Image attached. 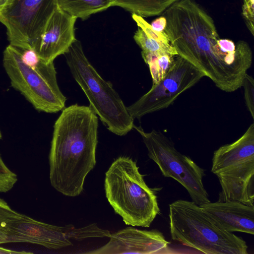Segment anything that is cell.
<instances>
[{"label":"cell","instance_id":"cell-1","mask_svg":"<svg viewBox=\"0 0 254 254\" xmlns=\"http://www.w3.org/2000/svg\"><path fill=\"white\" fill-rule=\"evenodd\" d=\"M164 29L178 55L226 92L242 86L253 54L245 41L220 39L211 17L195 0H178L163 12Z\"/></svg>","mask_w":254,"mask_h":254},{"label":"cell","instance_id":"cell-2","mask_svg":"<svg viewBox=\"0 0 254 254\" xmlns=\"http://www.w3.org/2000/svg\"><path fill=\"white\" fill-rule=\"evenodd\" d=\"M98 117L91 107L72 105L56 120L49 155L50 181L63 194L82 192L87 175L94 168Z\"/></svg>","mask_w":254,"mask_h":254},{"label":"cell","instance_id":"cell-3","mask_svg":"<svg viewBox=\"0 0 254 254\" xmlns=\"http://www.w3.org/2000/svg\"><path fill=\"white\" fill-rule=\"evenodd\" d=\"M2 61L11 86L35 109L56 113L64 108L66 98L59 87L54 62H44L32 49L10 44L4 50Z\"/></svg>","mask_w":254,"mask_h":254},{"label":"cell","instance_id":"cell-4","mask_svg":"<svg viewBox=\"0 0 254 254\" xmlns=\"http://www.w3.org/2000/svg\"><path fill=\"white\" fill-rule=\"evenodd\" d=\"M136 162L122 156L105 173L106 196L126 225L149 227L160 213L155 191L146 185Z\"/></svg>","mask_w":254,"mask_h":254},{"label":"cell","instance_id":"cell-5","mask_svg":"<svg viewBox=\"0 0 254 254\" xmlns=\"http://www.w3.org/2000/svg\"><path fill=\"white\" fill-rule=\"evenodd\" d=\"M172 239L206 254H247L245 241L218 226L193 201L179 199L169 204Z\"/></svg>","mask_w":254,"mask_h":254},{"label":"cell","instance_id":"cell-6","mask_svg":"<svg viewBox=\"0 0 254 254\" xmlns=\"http://www.w3.org/2000/svg\"><path fill=\"white\" fill-rule=\"evenodd\" d=\"M64 55L73 78L102 122L112 133L127 134L133 128L134 119L111 83L104 80L88 61L80 42L76 39Z\"/></svg>","mask_w":254,"mask_h":254},{"label":"cell","instance_id":"cell-7","mask_svg":"<svg viewBox=\"0 0 254 254\" xmlns=\"http://www.w3.org/2000/svg\"><path fill=\"white\" fill-rule=\"evenodd\" d=\"M133 128L141 135L149 157L158 165L163 176L180 183L197 205L210 201L202 182L205 170L178 151L172 140L161 132L153 129L147 132L134 125Z\"/></svg>","mask_w":254,"mask_h":254},{"label":"cell","instance_id":"cell-8","mask_svg":"<svg viewBox=\"0 0 254 254\" xmlns=\"http://www.w3.org/2000/svg\"><path fill=\"white\" fill-rule=\"evenodd\" d=\"M58 7V0H14L0 12L9 44L32 49Z\"/></svg>","mask_w":254,"mask_h":254},{"label":"cell","instance_id":"cell-9","mask_svg":"<svg viewBox=\"0 0 254 254\" xmlns=\"http://www.w3.org/2000/svg\"><path fill=\"white\" fill-rule=\"evenodd\" d=\"M204 74L185 59L176 56L167 74L138 100L127 107L131 116H143L164 109L172 105L185 91L197 83Z\"/></svg>","mask_w":254,"mask_h":254},{"label":"cell","instance_id":"cell-10","mask_svg":"<svg viewBox=\"0 0 254 254\" xmlns=\"http://www.w3.org/2000/svg\"><path fill=\"white\" fill-rule=\"evenodd\" d=\"M106 244L85 254H156L166 249L169 244L163 233L157 230H140L133 227L111 234Z\"/></svg>","mask_w":254,"mask_h":254},{"label":"cell","instance_id":"cell-11","mask_svg":"<svg viewBox=\"0 0 254 254\" xmlns=\"http://www.w3.org/2000/svg\"><path fill=\"white\" fill-rule=\"evenodd\" d=\"M76 19L59 6L56 9L32 48L40 59L47 63L54 62L58 56L68 50L76 40Z\"/></svg>","mask_w":254,"mask_h":254},{"label":"cell","instance_id":"cell-12","mask_svg":"<svg viewBox=\"0 0 254 254\" xmlns=\"http://www.w3.org/2000/svg\"><path fill=\"white\" fill-rule=\"evenodd\" d=\"M214 174L222 189L218 200H234L254 206V159L228 167Z\"/></svg>","mask_w":254,"mask_h":254},{"label":"cell","instance_id":"cell-13","mask_svg":"<svg viewBox=\"0 0 254 254\" xmlns=\"http://www.w3.org/2000/svg\"><path fill=\"white\" fill-rule=\"evenodd\" d=\"M199 206L223 230L254 234V206L234 200L210 201Z\"/></svg>","mask_w":254,"mask_h":254},{"label":"cell","instance_id":"cell-14","mask_svg":"<svg viewBox=\"0 0 254 254\" xmlns=\"http://www.w3.org/2000/svg\"><path fill=\"white\" fill-rule=\"evenodd\" d=\"M254 159V124L233 143L220 146L213 153L211 172H217L244 161Z\"/></svg>","mask_w":254,"mask_h":254},{"label":"cell","instance_id":"cell-15","mask_svg":"<svg viewBox=\"0 0 254 254\" xmlns=\"http://www.w3.org/2000/svg\"><path fill=\"white\" fill-rule=\"evenodd\" d=\"M26 216L12 209L0 198V245L15 243L21 223Z\"/></svg>","mask_w":254,"mask_h":254},{"label":"cell","instance_id":"cell-16","mask_svg":"<svg viewBox=\"0 0 254 254\" xmlns=\"http://www.w3.org/2000/svg\"><path fill=\"white\" fill-rule=\"evenodd\" d=\"M113 6V0H58V6L62 10L82 20Z\"/></svg>","mask_w":254,"mask_h":254},{"label":"cell","instance_id":"cell-17","mask_svg":"<svg viewBox=\"0 0 254 254\" xmlns=\"http://www.w3.org/2000/svg\"><path fill=\"white\" fill-rule=\"evenodd\" d=\"M178 0H113V6L121 7L142 17L158 15Z\"/></svg>","mask_w":254,"mask_h":254},{"label":"cell","instance_id":"cell-18","mask_svg":"<svg viewBox=\"0 0 254 254\" xmlns=\"http://www.w3.org/2000/svg\"><path fill=\"white\" fill-rule=\"evenodd\" d=\"M133 39L141 48V56L146 64L162 55H178L171 44L163 43L148 37L140 28L135 32Z\"/></svg>","mask_w":254,"mask_h":254},{"label":"cell","instance_id":"cell-19","mask_svg":"<svg viewBox=\"0 0 254 254\" xmlns=\"http://www.w3.org/2000/svg\"><path fill=\"white\" fill-rule=\"evenodd\" d=\"M132 18L139 28L149 37L165 44H171L169 39L164 31L159 32L152 28L151 25L146 21L143 17L132 13Z\"/></svg>","mask_w":254,"mask_h":254},{"label":"cell","instance_id":"cell-20","mask_svg":"<svg viewBox=\"0 0 254 254\" xmlns=\"http://www.w3.org/2000/svg\"><path fill=\"white\" fill-rule=\"evenodd\" d=\"M17 181V175L6 165L0 154V192L9 191Z\"/></svg>","mask_w":254,"mask_h":254},{"label":"cell","instance_id":"cell-21","mask_svg":"<svg viewBox=\"0 0 254 254\" xmlns=\"http://www.w3.org/2000/svg\"><path fill=\"white\" fill-rule=\"evenodd\" d=\"M242 86L244 89V98L246 106L254 119V80L247 73L245 74Z\"/></svg>","mask_w":254,"mask_h":254},{"label":"cell","instance_id":"cell-22","mask_svg":"<svg viewBox=\"0 0 254 254\" xmlns=\"http://www.w3.org/2000/svg\"><path fill=\"white\" fill-rule=\"evenodd\" d=\"M242 16L247 28L254 36V0H243Z\"/></svg>","mask_w":254,"mask_h":254},{"label":"cell","instance_id":"cell-23","mask_svg":"<svg viewBox=\"0 0 254 254\" xmlns=\"http://www.w3.org/2000/svg\"><path fill=\"white\" fill-rule=\"evenodd\" d=\"M166 23L167 21L165 17L162 16L155 19L150 25L155 30L161 32L164 30L166 26Z\"/></svg>","mask_w":254,"mask_h":254},{"label":"cell","instance_id":"cell-24","mask_svg":"<svg viewBox=\"0 0 254 254\" xmlns=\"http://www.w3.org/2000/svg\"><path fill=\"white\" fill-rule=\"evenodd\" d=\"M33 254L31 252L25 251H16L7 249L0 247V254Z\"/></svg>","mask_w":254,"mask_h":254},{"label":"cell","instance_id":"cell-25","mask_svg":"<svg viewBox=\"0 0 254 254\" xmlns=\"http://www.w3.org/2000/svg\"><path fill=\"white\" fill-rule=\"evenodd\" d=\"M14 0H0V12L8 7Z\"/></svg>","mask_w":254,"mask_h":254},{"label":"cell","instance_id":"cell-26","mask_svg":"<svg viewBox=\"0 0 254 254\" xmlns=\"http://www.w3.org/2000/svg\"><path fill=\"white\" fill-rule=\"evenodd\" d=\"M1 137H2V134H1V131L0 130V139L1 138Z\"/></svg>","mask_w":254,"mask_h":254}]
</instances>
